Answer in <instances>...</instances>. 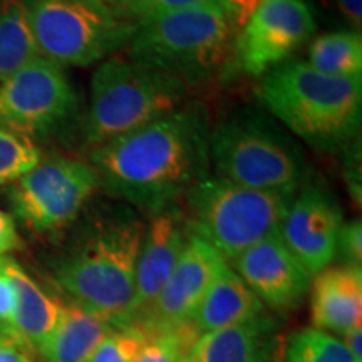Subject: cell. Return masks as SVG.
<instances>
[{
    "label": "cell",
    "mask_w": 362,
    "mask_h": 362,
    "mask_svg": "<svg viewBox=\"0 0 362 362\" xmlns=\"http://www.w3.org/2000/svg\"><path fill=\"white\" fill-rule=\"evenodd\" d=\"M341 341L346 346V349L357 361L362 362V327H352L349 330H344L341 334Z\"/></svg>",
    "instance_id": "obj_35"
},
{
    "label": "cell",
    "mask_w": 362,
    "mask_h": 362,
    "mask_svg": "<svg viewBox=\"0 0 362 362\" xmlns=\"http://www.w3.org/2000/svg\"><path fill=\"white\" fill-rule=\"evenodd\" d=\"M16 288L12 280L2 269V259H0V329L12 336L13 315H16Z\"/></svg>",
    "instance_id": "obj_29"
},
{
    "label": "cell",
    "mask_w": 362,
    "mask_h": 362,
    "mask_svg": "<svg viewBox=\"0 0 362 362\" xmlns=\"http://www.w3.org/2000/svg\"><path fill=\"white\" fill-rule=\"evenodd\" d=\"M226 262L202 238L188 233L187 245L168 282L133 327L166 330L192 324L211 280Z\"/></svg>",
    "instance_id": "obj_12"
},
{
    "label": "cell",
    "mask_w": 362,
    "mask_h": 362,
    "mask_svg": "<svg viewBox=\"0 0 362 362\" xmlns=\"http://www.w3.org/2000/svg\"><path fill=\"white\" fill-rule=\"evenodd\" d=\"M341 208L322 188L302 189L288 203L279 235L297 260L314 277L336 260Z\"/></svg>",
    "instance_id": "obj_13"
},
{
    "label": "cell",
    "mask_w": 362,
    "mask_h": 362,
    "mask_svg": "<svg viewBox=\"0 0 362 362\" xmlns=\"http://www.w3.org/2000/svg\"><path fill=\"white\" fill-rule=\"evenodd\" d=\"M235 30L218 6L193 7L136 24L128 57L192 86L232 57Z\"/></svg>",
    "instance_id": "obj_5"
},
{
    "label": "cell",
    "mask_w": 362,
    "mask_h": 362,
    "mask_svg": "<svg viewBox=\"0 0 362 362\" xmlns=\"http://www.w3.org/2000/svg\"><path fill=\"white\" fill-rule=\"evenodd\" d=\"M216 175L242 187L293 197L302 180L297 146L257 115L233 116L210 133Z\"/></svg>",
    "instance_id": "obj_8"
},
{
    "label": "cell",
    "mask_w": 362,
    "mask_h": 362,
    "mask_svg": "<svg viewBox=\"0 0 362 362\" xmlns=\"http://www.w3.org/2000/svg\"><path fill=\"white\" fill-rule=\"evenodd\" d=\"M115 329L94 312L72 304L61 305L52 334L39 351L44 362H89L101 339Z\"/></svg>",
    "instance_id": "obj_20"
},
{
    "label": "cell",
    "mask_w": 362,
    "mask_h": 362,
    "mask_svg": "<svg viewBox=\"0 0 362 362\" xmlns=\"http://www.w3.org/2000/svg\"><path fill=\"white\" fill-rule=\"evenodd\" d=\"M98 189L96 171L89 163L59 156L40 160L11 183L8 200L17 218L33 232L52 235L78 218Z\"/></svg>",
    "instance_id": "obj_9"
},
{
    "label": "cell",
    "mask_w": 362,
    "mask_h": 362,
    "mask_svg": "<svg viewBox=\"0 0 362 362\" xmlns=\"http://www.w3.org/2000/svg\"><path fill=\"white\" fill-rule=\"evenodd\" d=\"M272 322L262 317L253 322L203 334L188 354V362H269Z\"/></svg>",
    "instance_id": "obj_19"
},
{
    "label": "cell",
    "mask_w": 362,
    "mask_h": 362,
    "mask_svg": "<svg viewBox=\"0 0 362 362\" xmlns=\"http://www.w3.org/2000/svg\"><path fill=\"white\" fill-rule=\"evenodd\" d=\"M76 106L78 94L64 69L44 57L0 83V126L27 138L57 128Z\"/></svg>",
    "instance_id": "obj_10"
},
{
    "label": "cell",
    "mask_w": 362,
    "mask_h": 362,
    "mask_svg": "<svg viewBox=\"0 0 362 362\" xmlns=\"http://www.w3.org/2000/svg\"><path fill=\"white\" fill-rule=\"evenodd\" d=\"M2 269L12 280L17 297L12 337L30 352H39L56 327L62 302L47 296L40 285L13 260L2 257Z\"/></svg>",
    "instance_id": "obj_18"
},
{
    "label": "cell",
    "mask_w": 362,
    "mask_h": 362,
    "mask_svg": "<svg viewBox=\"0 0 362 362\" xmlns=\"http://www.w3.org/2000/svg\"><path fill=\"white\" fill-rule=\"evenodd\" d=\"M269 362H284V342L279 341L277 342V347L274 346Z\"/></svg>",
    "instance_id": "obj_36"
},
{
    "label": "cell",
    "mask_w": 362,
    "mask_h": 362,
    "mask_svg": "<svg viewBox=\"0 0 362 362\" xmlns=\"http://www.w3.org/2000/svg\"><path fill=\"white\" fill-rule=\"evenodd\" d=\"M315 29V16L304 0H262L235 34V66L248 76H264L284 64Z\"/></svg>",
    "instance_id": "obj_11"
},
{
    "label": "cell",
    "mask_w": 362,
    "mask_h": 362,
    "mask_svg": "<svg viewBox=\"0 0 362 362\" xmlns=\"http://www.w3.org/2000/svg\"><path fill=\"white\" fill-rule=\"evenodd\" d=\"M40 160V151L33 139L0 126V187L19 180Z\"/></svg>",
    "instance_id": "obj_25"
},
{
    "label": "cell",
    "mask_w": 362,
    "mask_h": 362,
    "mask_svg": "<svg viewBox=\"0 0 362 362\" xmlns=\"http://www.w3.org/2000/svg\"><path fill=\"white\" fill-rule=\"evenodd\" d=\"M292 197L242 187L208 175L185 197L188 233L206 242L226 264L280 230Z\"/></svg>",
    "instance_id": "obj_6"
},
{
    "label": "cell",
    "mask_w": 362,
    "mask_h": 362,
    "mask_svg": "<svg viewBox=\"0 0 362 362\" xmlns=\"http://www.w3.org/2000/svg\"><path fill=\"white\" fill-rule=\"evenodd\" d=\"M103 2H106L112 11L124 16L126 19L134 21L138 24L151 0H103Z\"/></svg>",
    "instance_id": "obj_34"
},
{
    "label": "cell",
    "mask_w": 362,
    "mask_h": 362,
    "mask_svg": "<svg viewBox=\"0 0 362 362\" xmlns=\"http://www.w3.org/2000/svg\"><path fill=\"white\" fill-rule=\"evenodd\" d=\"M134 329L139 332V344L133 362H183L200 337L193 322L166 330Z\"/></svg>",
    "instance_id": "obj_23"
},
{
    "label": "cell",
    "mask_w": 362,
    "mask_h": 362,
    "mask_svg": "<svg viewBox=\"0 0 362 362\" xmlns=\"http://www.w3.org/2000/svg\"><path fill=\"white\" fill-rule=\"evenodd\" d=\"M310 11L320 12L327 19L337 22L342 29L361 33L362 0H304Z\"/></svg>",
    "instance_id": "obj_27"
},
{
    "label": "cell",
    "mask_w": 362,
    "mask_h": 362,
    "mask_svg": "<svg viewBox=\"0 0 362 362\" xmlns=\"http://www.w3.org/2000/svg\"><path fill=\"white\" fill-rule=\"evenodd\" d=\"M144 228L146 223L128 205L98 208L76 245L54 265L57 287L72 304L115 329L129 327Z\"/></svg>",
    "instance_id": "obj_2"
},
{
    "label": "cell",
    "mask_w": 362,
    "mask_h": 362,
    "mask_svg": "<svg viewBox=\"0 0 362 362\" xmlns=\"http://www.w3.org/2000/svg\"><path fill=\"white\" fill-rule=\"evenodd\" d=\"M183 362H188V356L187 357H185V361Z\"/></svg>",
    "instance_id": "obj_37"
},
{
    "label": "cell",
    "mask_w": 362,
    "mask_h": 362,
    "mask_svg": "<svg viewBox=\"0 0 362 362\" xmlns=\"http://www.w3.org/2000/svg\"><path fill=\"white\" fill-rule=\"evenodd\" d=\"M139 344V332L134 327L111 329L101 339L89 362H133Z\"/></svg>",
    "instance_id": "obj_26"
},
{
    "label": "cell",
    "mask_w": 362,
    "mask_h": 362,
    "mask_svg": "<svg viewBox=\"0 0 362 362\" xmlns=\"http://www.w3.org/2000/svg\"><path fill=\"white\" fill-rule=\"evenodd\" d=\"M187 83L138 64L128 56H110L93 72L84 139L90 148L143 128L185 106Z\"/></svg>",
    "instance_id": "obj_4"
},
{
    "label": "cell",
    "mask_w": 362,
    "mask_h": 362,
    "mask_svg": "<svg viewBox=\"0 0 362 362\" xmlns=\"http://www.w3.org/2000/svg\"><path fill=\"white\" fill-rule=\"evenodd\" d=\"M210 124L205 110L185 104L171 115L90 149L99 188L153 216L180 206L210 175Z\"/></svg>",
    "instance_id": "obj_1"
},
{
    "label": "cell",
    "mask_w": 362,
    "mask_h": 362,
    "mask_svg": "<svg viewBox=\"0 0 362 362\" xmlns=\"http://www.w3.org/2000/svg\"><path fill=\"white\" fill-rule=\"evenodd\" d=\"M307 64L330 78H362V35L357 30H330L312 40Z\"/></svg>",
    "instance_id": "obj_22"
},
{
    "label": "cell",
    "mask_w": 362,
    "mask_h": 362,
    "mask_svg": "<svg viewBox=\"0 0 362 362\" xmlns=\"http://www.w3.org/2000/svg\"><path fill=\"white\" fill-rule=\"evenodd\" d=\"M310 282L312 327L342 334L362 327V267H327Z\"/></svg>",
    "instance_id": "obj_16"
},
{
    "label": "cell",
    "mask_w": 362,
    "mask_h": 362,
    "mask_svg": "<svg viewBox=\"0 0 362 362\" xmlns=\"http://www.w3.org/2000/svg\"><path fill=\"white\" fill-rule=\"evenodd\" d=\"M265 317V305L228 264L216 272L200 307L193 315L198 334L233 327Z\"/></svg>",
    "instance_id": "obj_17"
},
{
    "label": "cell",
    "mask_w": 362,
    "mask_h": 362,
    "mask_svg": "<svg viewBox=\"0 0 362 362\" xmlns=\"http://www.w3.org/2000/svg\"><path fill=\"white\" fill-rule=\"evenodd\" d=\"M40 57L24 0H0V83Z\"/></svg>",
    "instance_id": "obj_21"
},
{
    "label": "cell",
    "mask_w": 362,
    "mask_h": 362,
    "mask_svg": "<svg viewBox=\"0 0 362 362\" xmlns=\"http://www.w3.org/2000/svg\"><path fill=\"white\" fill-rule=\"evenodd\" d=\"M260 2L262 0H216L218 7L223 11L226 19L232 24L235 34L245 25L248 17L259 7Z\"/></svg>",
    "instance_id": "obj_30"
},
{
    "label": "cell",
    "mask_w": 362,
    "mask_h": 362,
    "mask_svg": "<svg viewBox=\"0 0 362 362\" xmlns=\"http://www.w3.org/2000/svg\"><path fill=\"white\" fill-rule=\"evenodd\" d=\"M336 259L341 265L362 267V223L361 220H351L342 223L339 230Z\"/></svg>",
    "instance_id": "obj_28"
},
{
    "label": "cell",
    "mask_w": 362,
    "mask_h": 362,
    "mask_svg": "<svg viewBox=\"0 0 362 362\" xmlns=\"http://www.w3.org/2000/svg\"><path fill=\"white\" fill-rule=\"evenodd\" d=\"M284 362H359L342 341L314 327L302 329L284 342Z\"/></svg>",
    "instance_id": "obj_24"
},
{
    "label": "cell",
    "mask_w": 362,
    "mask_h": 362,
    "mask_svg": "<svg viewBox=\"0 0 362 362\" xmlns=\"http://www.w3.org/2000/svg\"><path fill=\"white\" fill-rule=\"evenodd\" d=\"M0 362H34L30 351L0 329Z\"/></svg>",
    "instance_id": "obj_32"
},
{
    "label": "cell",
    "mask_w": 362,
    "mask_h": 362,
    "mask_svg": "<svg viewBox=\"0 0 362 362\" xmlns=\"http://www.w3.org/2000/svg\"><path fill=\"white\" fill-rule=\"evenodd\" d=\"M257 98L285 128L324 151L342 149L361 133L362 78H330L291 61L262 76Z\"/></svg>",
    "instance_id": "obj_3"
},
{
    "label": "cell",
    "mask_w": 362,
    "mask_h": 362,
    "mask_svg": "<svg viewBox=\"0 0 362 362\" xmlns=\"http://www.w3.org/2000/svg\"><path fill=\"white\" fill-rule=\"evenodd\" d=\"M187 240L188 230L180 206L149 216L136 264L133 322L160 296L178 264Z\"/></svg>",
    "instance_id": "obj_15"
},
{
    "label": "cell",
    "mask_w": 362,
    "mask_h": 362,
    "mask_svg": "<svg viewBox=\"0 0 362 362\" xmlns=\"http://www.w3.org/2000/svg\"><path fill=\"white\" fill-rule=\"evenodd\" d=\"M206 6H218V4H216V0H151L139 21L161 16V13L185 11V8H193V7H206Z\"/></svg>",
    "instance_id": "obj_31"
},
{
    "label": "cell",
    "mask_w": 362,
    "mask_h": 362,
    "mask_svg": "<svg viewBox=\"0 0 362 362\" xmlns=\"http://www.w3.org/2000/svg\"><path fill=\"white\" fill-rule=\"evenodd\" d=\"M21 245L19 233H17L16 221L8 214L0 211V259L8 252L16 250Z\"/></svg>",
    "instance_id": "obj_33"
},
{
    "label": "cell",
    "mask_w": 362,
    "mask_h": 362,
    "mask_svg": "<svg viewBox=\"0 0 362 362\" xmlns=\"http://www.w3.org/2000/svg\"><path fill=\"white\" fill-rule=\"evenodd\" d=\"M39 56L61 66L88 67L128 45L136 22L103 0H24Z\"/></svg>",
    "instance_id": "obj_7"
},
{
    "label": "cell",
    "mask_w": 362,
    "mask_h": 362,
    "mask_svg": "<svg viewBox=\"0 0 362 362\" xmlns=\"http://www.w3.org/2000/svg\"><path fill=\"white\" fill-rule=\"evenodd\" d=\"M264 305L287 312L304 300L312 275L288 250L279 232L260 240L228 264Z\"/></svg>",
    "instance_id": "obj_14"
}]
</instances>
